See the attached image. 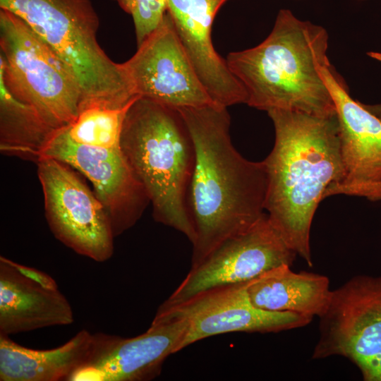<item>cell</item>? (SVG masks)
Returning <instances> with one entry per match:
<instances>
[{
  "label": "cell",
  "instance_id": "1",
  "mask_svg": "<svg viewBox=\"0 0 381 381\" xmlns=\"http://www.w3.org/2000/svg\"><path fill=\"white\" fill-rule=\"evenodd\" d=\"M177 109L195 152L187 202L195 237L191 266L226 239L250 229L265 214L267 176L262 162L244 158L230 137L227 107L217 104Z\"/></svg>",
  "mask_w": 381,
  "mask_h": 381
},
{
  "label": "cell",
  "instance_id": "2",
  "mask_svg": "<svg viewBox=\"0 0 381 381\" xmlns=\"http://www.w3.org/2000/svg\"><path fill=\"white\" fill-rule=\"evenodd\" d=\"M274 144L263 161L267 186L265 211L288 246L308 266L312 222L331 186L343 181L337 112L327 116L272 109Z\"/></svg>",
  "mask_w": 381,
  "mask_h": 381
},
{
  "label": "cell",
  "instance_id": "3",
  "mask_svg": "<svg viewBox=\"0 0 381 381\" xmlns=\"http://www.w3.org/2000/svg\"><path fill=\"white\" fill-rule=\"evenodd\" d=\"M328 44L322 26L281 9L265 40L229 53L226 61L243 86L250 107L327 116L336 113L320 71L329 61Z\"/></svg>",
  "mask_w": 381,
  "mask_h": 381
},
{
  "label": "cell",
  "instance_id": "4",
  "mask_svg": "<svg viewBox=\"0 0 381 381\" xmlns=\"http://www.w3.org/2000/svg\"><path fill=\"white\" fill-rule=\"evenodd\" d=\"M120 147L147 193L155 219L193 243L195 233L187 195L195 152L177 109L138 97L126 113Z\"/></svg>",
  "mask_w": 381,
  "mask_h": 381
},
{
  "label": "cell",
  "instance_id": "5",
  "mask_svg": "<svg viewBox=\"0 0 381 381\" xmlns=\"http://www.w3.org/2000/svg\"><path fill=\"white\" fill-rule=\"evenodd\" d=\"M0 8L20 18L64 63L81 89V108L123 107L139 97L122 64L97 40L99 19L91 0H0Z\"/></svg>",
  "mask_w": 381,
  "mask_h": 381
},
{
  "label": "cell",
  "instance_id": "6",
  "mask_svg": "<svg viewBox=\"0 0 381 381\" xmlns=\"http://www.w3.org/2000/svg\"><path fill=\"white\" fill-rule=\"evenodd\" d=\"M0 78L9 92L56 130L71 124L83 102L59 56L16 14L0 8Z\"/></svg>",
  "mask_w": 381,
  "mask_h": 381
},
{
  "label": "cell",
  "instance_id": "7",
  "mask_svg": "<svg viewBox=\"0 0 381 381\" xmlns=\"http://www.w3.org/2000/svg\"><path fill=\"white\" fill-rule=\"evenodd\" d=\"M332 356L351 361L364 381H381V275H356L332 290L312 358Z\"/></svg>",
  "mask_w": 381,
  "mask_h": 381
},
{
  "label": "cell",
  "instance_id": "8",
  "mask_svg": "<svg viewBox=\"0 0 381 381\" xmlns=\"http://www.w3.org/2000/svg\"><path fill=\"white\" fill-rule=\"evenodd\" d=\"M49 226L63 244L96 262L114 253V234L106 210L67 164L52 158L37 162Z\"/></svg>",
  "mask_w": 381,
  "mask_h": 381
},
{
  "label": "cell",
  "instance_id": "9",
  "mask_svg": "<svg viewBox=\"0 0 381 381\" xmlns=\"http://www.w3.org/2000/svg\"><path fill=\"white\" fill-rule=\"evenodd\" d=\"M65 127L52 132L40 150L37 161L55 159L87 177L106 210L116 237L140 218L150 202L147 193L121 149L75 143Z\"/></svg>",
  "mask_w": 381,
  "mask_h": 381
},
{
  "label": "cell",
  "instance_id": "10",
  "mask_svg": "<svg viewBox=\"0 0 381 381\" xmlns=\"http://www.w3.org/2000/svg\"><path fill=\"white\" fill-rule=\"evenodd\" d=\"M247 282L214 286L179 303H162L153 320L187 321L181 350L203 339L234 332H279L308 325L313 318L291 312H271L255 307Z\"/></svg>",
  "mask_w": 381,
  "mask_h": 381
},
{
  "label": "cell",
  "instance_id": "11",
  "mask_svg": "<svg viewBox=\"0 0 381 381\" xmlns=\"http://www.w3.org/2000/svg\"><path fill=\"white\" fill-rule=\"evenodd\" d=\"M121 64L140 97L174 109L216 104L199 78L167 11L133 56Z\"/></svg>",
  "mask_w": 381,
  "mask_h": 381
},
{
  "label": "cell",
  "instance_id": "12",
  "mask_svg": "<svg viewBox=\"0 0 381 381\" xmlns=\"http://www.w3.org/2000/svg\"><path fill=\"white\" fill-rule=\"evenodd\" d=\"M296 256L266 213L250 229L226 239L200 263L191 266L163 303L174 304L214 286L248 282L275 267L291 266Z\"/></svg>",
  "mask_w": 381,
  "mask_h": 381
},
{
  "label": "cell",
  "instance_id": "13",
  "mask_svg": "<svg viewBox=\"0 0 381 381\" xmlns=\"http://www.w3.org/2000/svg\"><path fill=\"white\" fill-rule=\"evenodd\" d=\"M187 321L152 320L144 333L124 338L95 333L90 355L70 381H146L158 377L164 361L181 350Z\"/></svg>",
  "mask_w": 381,
  "mask_h": 381
},
{
  "label": "cell",
  "instance_id": "14",
  "mask_svg": "<svg viewBox=\"0 0 381 381\" xmlns=\"http://www.w3.org/2000/svg\"><path fill=\"white\" fill-rule=\"evenodd\" d=\"M320 71L335 106L345 170L343 181L329 187L325 198L343 194L371 200L381 186V120L351 97L329 61Z\"/></svg>",
  "mask_w": 381,
  "mask_h": 381
},
{
  "label": "cell",
  "instance_id": "15",
  "mask_svg": "<svg viewBox=\"0 0 381 381\" xmlns=\"http://www.w3.org/2000/svg\"><path fill=\"white\" fill-rule=\"evenodd\" d=\"M227 0H166L176 34L209 95L228 107L247 102L246 92L215 51L211 37L217 12Z\"/></svg>",
  "mask_w": 381,
  "mask_h": 381
},
{
  "label": "cell",
  "instance_id": "16",
  "mask_svg": "<svg viewBox=\"0 0 381 381\" xmlns=\"http://www.w3.org/2000/svg\"><path fill=\"white\" fill-rule=\"evenodd\" d=\"M74 321L71 306L58 289L22 274L14 261L0 256V334L11 335Z\"/></svg>",
  "mask_w": 381,
  "mask_h": 381
},
{
  "label": "cell",
  "instance_id": "17",
  "mask_svg": "<svg viewBox=\"0 0 381 381\" xmlns=\"http://www.w3.org/2000/svg\"><path fill=\"white\" fill-rule=\"evenodd\" d=\"M94 334L78 332L63 345L52 349H33L0 334L1 381H70L88 359Z\"/></svg>",
  "mask_w": 381,
  "mask_h": 381
},
{
  "label": "cell",
  "instance_id": "18",
  "mask_svg": "<svg viewBox=\"0 0 381 381\" xmlns=\"http://www.w3.org/2000/svg\"><path fill=\"white\" fill-rule=\"evenodd\" d=\"M282 265L247 282L252 304L271 312H291L308 318L321 316L328 307L332 290L327 276Z\"/></svg>",
  "mask_w": 381,
  "mask_h": 381
},
{
  "label": "cell",
  "instance_id": "19",
  "mask_svg": "<svg viewBox=\"0 0 381 381\" xmlns=\"http://www.w3.org/2000/svg\"><path fill=\"white\" fill-rule=\"evenodd\" d=\"M0 148L3 153L37 161L54 131L29 105L17 99L0 78Z\"/></svg>",
  "mask_w": 381,
  "mask_h": 381
},
{
  "label": "cell",
  "instance_id": "20",
  "mask_svg": "<svg viewBox=\"0 0 381 381\" xmlns=\"http://www.w3.org/2000/svg\"><path fill=\"white\" fill-rule=\"evenodd\" d=\"M132 104L123 107L103 104L85 106L80 109L76 119L65 127L67 134L72 140L80 144L121 149L123 125Z\"/></svg>",
  "mask_w": 381,
  "mask_h": 381
},
{
  "label": "cell",
  "instance_id": "21",
  "mask_svg": "<svg viewBox=\"0 0 381 381\" xmlns=\"http://www.w3.org/2000/svg\"><path fill=\"white\" fill-rule=\"evenodd\" d=\"M133 18L139 45L161 23L166 0H114Z\"/></svg>",
  "mask_w": 381,
  "mask_h": 381
},
{
  "label": "cell",
  "instance_id": "22",
  "mask_svg": "<svg viewBox=\"0 0 381 381\" xmlns=\"http://www.w3.org/2000/svg\"><path fill=\"white\" fill-rule=\"evenodd\" d=\"M16 267L24 275L41 285L51 289H58L56 281L43 271L14 262Z\"/></svg>",
  "mask_w": 381,
  "mask_h": 381
},
{
  "label": "cell",
  "instance_id": "23",
  "mask_svg": "<svg viewBox=\"0 0 381 381\" xmlns=\"http://www.w3.org/2000/svg\"><path fill=\"white\" fill-rule=\"evenodd\" d=\"M364 107L381 120V104H365Z\"/></svg>",
  "mask_w": 381,
  "mask_h": 381
},
{
  "label": "cell",
  "instance_id": "24",
  "mask_svg": "<svg viewBox=\"0 0 381 381\" xmlns=\"http://www.w3.org/2000/svg\"><path fill=\"white\" fill-rule=\"evenodd\" d=\"M381 200V186L374 194L371 201Z\"/></svg>",
  "mask_w": 381,
  "mask_h": 381
},
{
  "label": "cell",
  "instance_id": "25",
  "mask_svg": "<svg viewBox=\"0 0 381 381\" xmlns=\"http://www.w3.org/2000/svg\"><path fill=\"white\" fill-rule=\"evenodd\" d=\"M361 1H365V0H361Z\"/></svg>",
  "mask_w": 381,
  "mask_h": 381
}]
</instances>
